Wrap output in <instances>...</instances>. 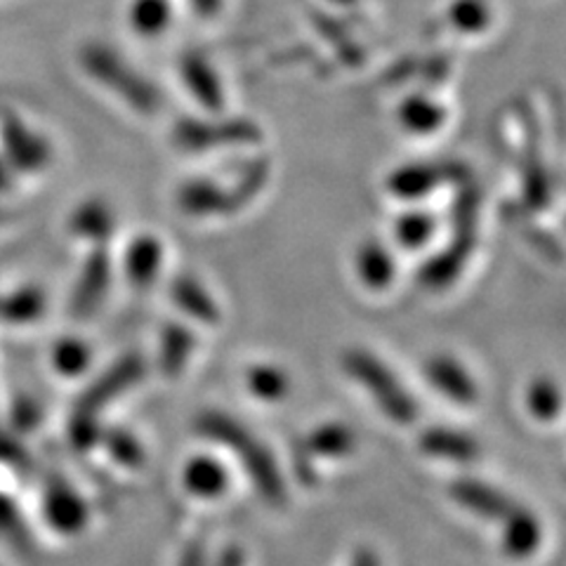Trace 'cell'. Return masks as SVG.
<instances>
[{"label": "cell", "mask_w": 566, "mask_h": 566, "mask_svg": "<svg viewBox=\"0 0 566 566\" xmlns=\"http://www.w3.org/2000/svg\"><path fill=\"white\" fill-rule=\"evenodd\" d=\"M270 172L272 166L268 158H248L227 182L216 177H191L177 189L175 203L182 216L193 220L232 218L234 212L260 197V191L268 187Z\"/></svg>", "instance_id": "cell-1"}, {"label": "cell", "mask_w": 566, "mask_h": 566, "mask_svg": "<svg viewBox=\"0 0 566 566\" xmlns=\"http://www.w3.org/2000/svg\"><path fill=\"white\" fill-rule=\"evenodd\" d=\"M197 430L201 437L234 451L264 501H270L272 505L286 503V484H283L274 455L239 420L220 411H203L197 418Z\"/></svg>", "instance_id": "cell-2"}, {"label": "cell", "mask_w": 566, "mask_h": 566, "mask_svg": "<svg viewBox=\"0 0 566 566\" xmlns=\"http://www.w3.org/2000/svg\"><path fill=\"white\" fill-rule=\"evenodd\" d=\"M81 64L87 76L99 83L106 93H112L120 104H126L128 109L142 116H154L161 106L158 87L114 48L102 43L85 45L81 50Z\"/></svg>", "instance_id": "cell-3"}, {"label": "cell", "mask_w": 566, "mask_h": 566, "mask_svg": "<svg viewBox=\"0 0 566 566\" xmlns=\"http://www.w3.org/2000/svg\"><path fill=\"white\" fill-rule=\"evenodd\" d=\"M345 374L361 385L378 403V409L397 424H411L418 418V401L378 354L364 347H352L343 354Z\"/></svg>", "instance_id": "cell-4"}, {"label": "cell", "mask_w": 566, "mask_h": 566, "mask_svg": "<svg viewBox=\"0 0 566 566\" xmlns=\"http://www.w3.org/2000/svg\"><path fill=\"white\" fill-rule=\"evenodd\" d=\"M262 128L255 120L227 114L187 116L175 123L172 145L187 154L212 149H255L262 142Z\"/></svg>", "instance_id": "cell-5"}, {"label": "cell", "mask_w": 566, "mask_h": 566, "mask_svg": "<svg viewBox=\"0 0 566 566\" xmlns=\"http://www.w3.org/2000/svg\"><path fill=\"white\" fill-rule=\"evenodd\" d=\"M476 218H480V197L472 189H463L455 208V227L458 237L449 241L444 251L432 255L424 268L420 270V281L424 289L441 291L449 289L451 283L463 272L465 262L474 253V232H476Z\"/></svg>", "instance_id": "cell-6"}, {"label": "cell", "mask_w": 566, "mask_h": 566, "mask_svg": "<svg viewBox=\"0 0 566 566\" xmlns=\"http://www.w3.org/2000/svg\"><path fill=\"white\" fill-rule=\"evenodd\" d=\"M460 168L447 161H411L392 168L385 177V191L403 206L420 203L447 185H455Z\"/></svg>", "instance_id": "cell-7"}, {"label": "cell", "mask_w": 566, "mask_h": 566, "mask_svg": "<svg viewBox=\"0 0 566 566\" xmlns=\"http://www.w3.org/2000/svg\"><path fill=\"white\" fill-rule=\"evenodd\" d=\"M142 378H145V359L139 354H126L114 366L83 389V395L76 403V413L97 416L106 403H112L123 392H128Z\"/></svg>", "instance_id": "cell-8"}, {"label": "cell", "mask_w": 566, "mask_h": 566, "mask_svg": "<svg viewBox=\"0 0 566 566\" xmlns=\"http://www.w3.org/2000/svg\"><path fill=\"white\" fill-rule=\"evenodd\" d=\"M180 81L189 97L197 102L206 114H224L227 91L218 74V69L203 55V52H185L180 66Z\"/></svg>", "instance_id": "cell-9"}, {"label": "cell", "mask_w": 566, "mask_h": 566, "mask_svg": "<svg viewBox=\"0 0 566 566\" xmlns=\"http://www.w3.org/2000/svg\"><path fill=\"white\" fill-rule=\"evenodd\" d=\"M166 268V245L156 234L142 232L133 237L120 255V270L128 286L137 291H149L161 279Z\"/></svg>", "instance_id": "cell-10"}, {"label": "cell", "mask_w": 566, "mask_h": 566, "mask_svg": "<svg viewBox=\"0 0 566 566\" xmlns=\"http://www.w3.org/2000/svg\"><path fill=\"white\" fill-rule=\"evenodd\" d=\"M352 270L359 281V286L366 289L368 293L389 291L399 272L395 248L376 237L364 239L357 248H354Z\"/></svg>", "instance_id": "cell-11"}, {"label": "cell", "mask_w": 566, "mask_h": 566, "mask_svg": "<svg viewBox=\"0 0 566 566\" xmlns=\"http://www.w3.org/2000/svg\"><path fill=\"white\" fill-rule=\"evenodd\" d=\"M43 515L52 531L64 536H76L87 524V505L81 493L66 484L62 476H52L43 493Z\"/></svg>", "instance_id": "cell-12"}, {"label": "cell", "mask_w": 566, "mask_h": 566, "mask_svg": "<svg viewBox=\"0 0 566 566\" xmlns=\"http://www.w3.org/2000/svg\"><path fill=\"white\" fill-rule=\"evenodd\" d=\"M424 378L441 397H447L458 406H472L480 399V387H476L472 374L453 354H432L424 361Z\"/></svg>", "instance_id": "cell-13"}, {"label": "cell", "mask_w": 566, "mask_h": 566, "mask_svg": "<svg viewBox=\"0 0 566 566\" xmlns=\"http://www.w3.org/2000/svg\"><path fill=\"white\" fill-rule=\"evenodd\" d=\"M168 295L172 300L175 310L185 318H189L191 324L218 326L222 322V307L218 303V297L212 295V291L199 276L177 274L170 281Z\"/></svg>", "instance_id": "cell-14"}, {"label": "cell", "mask_w": 566, "mask_h": 566, "mask_svg": "<svg viewBox=\"0 0 566 566\" xmlns=\"http://www.w3.org/2000/svg\"><path fill=\"white\" fill-rule=\"evenodd\" d=\"M449 493L458 505L470 510L472 515L489 522H499V524H505L522 507L501 489H495L480 480H455L449 486Z\"/></svg>", "instance_id": "cell-15"}, {"label": "cell", "mask_w": 566, "mask_h": 566, "mask_svg": "<svg viewBox=\"0 0 566 566\" xmlns=\"http://www.w3.org/2000/svg\"><path fill=\"white\" fill-rule=\"evenodd\" d=\"M114 276V264L106 248H95V253L85 260L78 283L71 295V310L78 314H93L109 293Z\"/></svg>", "instance_id": "cell-16"}, {"label": "cell", "mask_w": 566, "mask_h": 566, "mask_svg": "<svg viewBox=\"0 0 566 566\" xmlns=\"http://www.w3.org/2000/svg\"><path fill=\"white\" fill-rule=\"evenodd\" d=\"M449 112L434 95H411L397 109L399 128L411 137H432L447 126Z\"/></svg>", "instance_id": "cell-17"}, {"label": "cell", "mask_w": 566, "mask_h": 566, "mask_svg": "<svg viewBox=\"0 0 566 566\" xmlns=\"http://www.w3.org/2000/svg\"><path fill=\"white\" fill-rule=\"evenodd\" d=\"M69 224L78 239L95 248H106L116 234V212L106 201L91 199L74 210Z\"/></svg>", "instance_id": "cell-18"}, {"label": "cell", "mask_w": 566, "mask_h": 566, "mask_svg": "<svg viewBox=\"0 0 566 566\" xmlns=\"http://www.w3.org/2000/svg\"><path fill=\"white\" fill-rule=\"evenodd\" d=\"M420 449L449 463H472L480 458V441L463 430L430 428L420 434Z\"/></svg>", "instance_id": "cell-19"}, {"label": "cell", "mask_w": 566, "mask_h": 566, "mask_svg": "<svg viewBox=\"0 0 566 566\" xmlns=\"http://www.w3.org/2000/svg\"><path fill=\"white\" fill-rule=\"evenodd\" d=\"M193 352H197V333L189 324L170 322L164 326L161 335H158V366H161L164 376H180Z\"/></svg>", "instance_id": "cell-20"}, {"label": "cell", "mask_w": 566, "mask_h": 566, "mask_svg": "<svg viewBox=\"0 0 566 566\" xmlns=\"http://www.w3.org/2000/svg\"><path fill=\"white\" fill-rule=\"evenodd\" d=\"M395 243L403 251L416 253L422 251V248L432 245L439 232V220L434 218V212L420 208L418 203L406 206L399 216L395 218Z\"/></svg>", "instance_id": "cell-21"}, {"label": "cell", "mask_w": 566, "mask_h": 566, "mask_svg": "<svg viewBox=\"0 0 566 566\" xmlns=\"http://www.w3.org/2000/svg\"><path fill=\"white\" fill-rule=\"evenodd\" d=\"M126 22L139 39H161L175 22V3L172 0H130Z\"/></svg>", "instance_id": "cell-22"}, {"label": "cell", "mask_w": 566, "mask_h": 566, "mask_svg": "<svg viewBox=\"0 0 566 566\" xmlns=\"http://www.w3.org/2000/svg\"><path fill=\"white\" fill-rule=\"evenodd\" d=\"M182 480H185V489L191 495H197V499H206V501L220 499L229 484V476H227L224 468L218 463L216 458H208V455L191 458L185 465Z\"/></svg>", "instance_id": "cell-23"}, {"label": "cell", "mask_w": 566, "mask_h": 566, "mask_svg": "<svg viewBox=\"0 0 566 566\" xmlns=\"http://www.w3.org/2000/svg\"><path fill=\"white\" fill-rule=\"evenodd\" d=\"M503 553L512 559H526L528 555L536 553L541 543V524L531 515L528 510L520 507L515 515H512L503 524Z\"/></svg>", "instance_id": "cell-24"}, {"label": "cell", "mask_w": 566, "mask_h": 566, "mask_svg": "<svg viewBox=\"0 0 566 566\" xmlns=\"http://www.w3.org/2000/svg\"><path fill=\"white\" fill-rule=\"evenodd\" d=\"M310 458H343L357 447V437L343 422H326L297 444Z\"/></svg>", "instance_id": "cell-25"}, {"label": "cell", "mask_w": 566, "mask_h": 566, "mask_svg": "<svg viewBox=\"0 0 566 566\" xmlns=\"http://www.w3.org/2000/svg\"><path fill=\"white\" fill-rule=\"evenodd\" d=\"M245 387L260 401H283L291 392V376L276 364H253L245 374Z\"/></svg>", "instance_id": "cell-26"}, {"label": "cell", "mask_w": 566, "mask_h": 566, "mask_svg": "<svg viewBox=\"0 0 566 566\" xmlns=\"http://www.w3.org/2000/svg\"><path fill=\"white\" fill-rule=\"evenodd\" d=\"M447 22L460 35H482L493 24V8L489 0H451Z\"/></svg>", "instance_id": "cell-27"}, {"label": "cell", "mask_w": 566, "mask_h": 566, "mask_svg": "<svg viewBox=\"0 0 566 566\" xmlns=\"http://www.w3.org/2000/svg\"><path fill=\"white\" fill-rule=\"evenodd\" d=\"M526 406L538 420H555L562 411V389L553 378H536L526 389Z\"/></svg>", "instance_id": "cell-28"}, {"label": "cell", "mask_w": 566, "mask_h": 566, "mask_svg": "<svg viewBox=\"0 0 566 566\" xmlns=\"http://www.w3.org/2000/svg\"><path fill=\"white\" fill-rule=\"evenodd\" d=\"M93 352L81 338H62L55 349H52V366L60 376L74 378L81 376L91 366Z\"/></svg>", "instance_id": "cell-29"}, {"label": "cell", "mask_w": 566, "mask_h": 566, "mask_svg": "<svg viewBox=\"0 0 566 566\" xmlns=\"http://www.w3.org/2000/svg\"><path fill=\"white\" fill-rule=\"evenodd\" d=\"M102 444L104 449L109 451V455L116 460V463L126 465V468H139L145 463V449L137 441L135 434L126 432V430H109L102 432Z\"/></svg>", "instance_id": "cell-30"}, {"label": "cell", "mask_w": 566, "mask_h": 566, "mask_svg": "<svg viewBox=\"0 0 566 566\" xmlns=\"http://www.w3.org/2000/svg\"><path fill=\"white\" fill-rule=\"evenodd\" d=\"M71 441H74L76 449L87 451L95 444H99L102 430L97 424V416H87V413H76L74 420H71Z\"/></svg>", "instance_id": "cell-31"}, {"label": "cell", "mask_w": 566, "mask_h": 566, "mask_svg": "<svg viewBox=\"0 0 566 566\" xmlns=\"http://www.w3.org/2000/svg\"><path fill=\"white\" fill-rule=\"evenodd\" d=\"M0 528H3L10 538L27 543L24 522L20 517V512H17L14 503L10 499H6V495H0Z\"/></svg>", "instance_id": "cell-32"}, {"label": "cell", "mask_w": 566, "mask_h": 566, "mask_svg": "<svg viewBox=\"0 0 566 566\" xmlns=\"http://www.w3.org/2000/svg\"><path fill=\"white\" fill-rule=\"evenodd\" d=\"M189 6L193 10V14L201 17V20H212V17H218L224 8V0H189Z\"/></svg>", "instance_id": "cell-33"}, {"label": "cell", "mask_w": 566, "mask_h": 566, "mask_svg": "<svg viewBox=\"0 0 566 566\" xmlns=\"http://www.w3.org/2000/svg\"><path fill=\"white\" fill-rule=\"evenodd\" d=\"M208 557H206V545L201 541H193L187 545V551L180 559V566H206Z\"/></svg>", "instance_id": "cell-34"}, {"label": "cell", "mask_w": 566, "mask_h": 566, "mask_svg": "<svg viewBox=\"0 0 566 566\" xmlns=\"http://www.w3.org/2000/svg\"><path fill=\"white\" fill-rule=\"evenodd\" d=\"M243 553H241V547H237V545H229V547H224L222 551V555L218 557V562H216V566H243Z\"/></svg>", "instance_id": "cell-35"}, {"label": "cell", "mask_w": 566, "mask_h": 566, "mask_svg": "<svg viewBox=\"0 0 566 566\" xmlns=\"http://www.w3.org/2000/svg\"><path fill=\"white\" fill-rule=\"evenodd\" d=\"M352 566H380V562H378L376 553H370V551H359L357 555H354Z\"/></svg>", "instance_id": "cell-36"}]
</instances>
